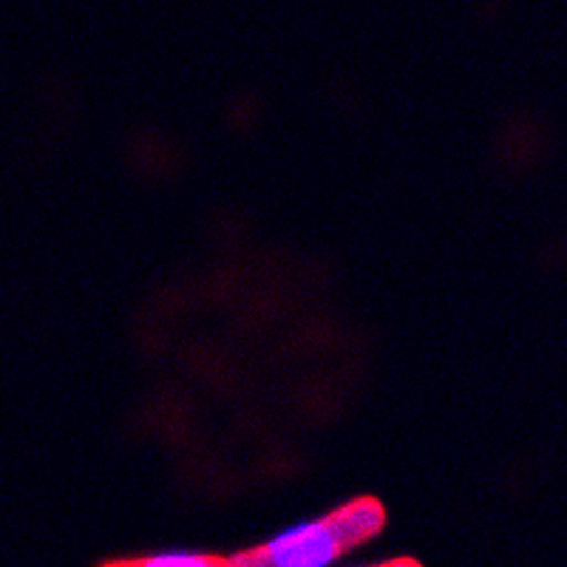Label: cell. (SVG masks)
<instances>
[{"instance_id": "cell-2", "label": "cell", "mask_w": 567, "mask_h": 567, "mask_svg": "<svg viewBox=\"0 0 567 567\" xmlns=\"http://www.w3.org/2000/svg\"><path fill=\"white\" fill-rule=\"evenodd\" d=\"M105 565H136V567H216L227 565L225 554H202V550H162V554L125 556V559L105 561Z\"/></svg>"}, {"instance_id": "cell-1", "label": "cell", "mask_w": 567, "mask_h": 567, "mask_svg": "<svg viewBox=\"0 0 567 567\" xmlns=\"http://www.w3.org/2000/svg\"><path fill=\"white\" fill-rule=\"evenodd\" d=\"M386 528V508L374 496H354L329 514L298 523L272 539L227 556L239 567H321L343 559Z\"/></svg>"}]
</instances>
